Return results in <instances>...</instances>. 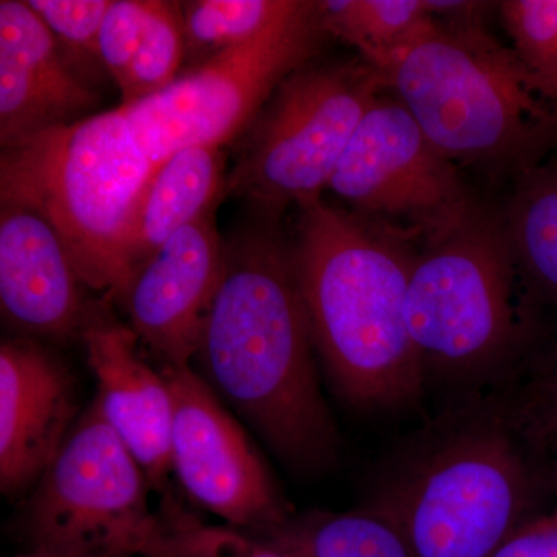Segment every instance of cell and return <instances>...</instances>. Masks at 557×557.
<instances>
[{
	"instance_id": "1",
	"label": "cell",
	"mask_w": 557,
	"mask_h": 557,
	"mask_svg": "<svg viewBox=\"0 0 557 557\" xmlns=\"http://www.w3.org/2000/svg\"><path fill=\"white\" fill-rule=\"evenodd\" d=\"M225 269L194 361L215 395L285 465L304 474L338 460L339 435L278 219L259 215L225 242Z\"/></svg>"
},
{
	"instance_id": "2",
	"label": "cell",
	"mask_w": 557,
	"mask_h": 557,
	"mask_svg": "<svg viewBox=\"0 0 557 557\" xmlns=\"http://www.w3.org/2000/svg\"><path fill=\"white\" fill-rule=\"evenodd\" d=\"M298 209L293 269L333 386L357 408L408 405L426 380L406 318L416 239L322 197Z\"/></svg>"
},
{
	"instance_id": "3",
	"label": "cell",
	"mask_w": 557,
	"mask_h": 557,
	"mask_svg": "<svg viewBox=\"0 0 557 557\" xmlns=\"http://www.w3.org/2000/svg\"><path fill=\"white\" fill-rule=\"evenodd\" d=\"M157 168L119 106L2 148L0 205L46 220L83 284L121 300L132 215Z\"/></svg>"
},
{
	"instance_id": "4",
	"label": "cell",
	"mask_w": 557,
	"mask_h": 557,
	"mask_svg": "<svg viewBox=\"0 0 557 557\" xmlns=\"http://www.w3.org/2000/svg\"><path fill=\"white\" fill-rule=\"evenodd\" d=\"M388 90L450 161L536 166L557 135V110L539 94L512 47L479 17L453 20L421 40L386 75Z\"/></svg>"
},
{
	"instance_id": "5",
	"label": "cell",
	"mask_w": 557,
	"mask_h": 557,
	"mask_svg": "<svg viewBox=\"0 0 557 557\" xmlns=\"http://www.w3.org/2000/svg\"><path fill=\"white\" fill-rule=\"evenodd\" d=\"M530 475L500 418L458 424L388 480L370 507L412 557H491L522 523Z\"/></svg>"
},
{
	"instance_id": "6",
	"label": "cell",
	"mask_w": 557,
	"mask_h": 557,
	"mask_svg": "<svg viewBox=\"0 0 557 557\" xmlns=\"http://www.w3.org/2000/svg\"><path fill=\"white\" fill-rule=\"evenodd\" d=\"M516 270L504 218L478 203L423 240L406 318L424 375L468 380L511 354L519 338Z\"/></svg>"
},
{
	"instance_id": "7",
	"label": "cell",
	"mask_w": 557,
	"mask_h": 557,
	"mask_svg": "<svg viewBox=\"0 0 557 557\" xmlns=\"http://www.w3.org/2000/svg\"><path fill=\"white\" fill-rule=\"evenodd\" d=\"M386 90V78L361 58L302 65L240 135L226 196L274 219L321 199L358 124Z\"/></svg>"
},
{
	"instance_id": "8",
	"label": "cell",
	"mask_w": 557,
	"mask_h": 557,
	"mask_svg": "<svg viewBox=\"0 0 557 557\" xmlns=\"http://www.w3.org/2000/svg\"><path fill=\"white\" fill-rule=\"evenodd\" d=\"M327 36L318 2L284 0L247 42L186 70L148 100L121 106L139 148L159 166L194 146L223 149L248 129L282 81L314 61Z\"/></svg>"
},
{
	"instance_id": "9",
	"label": "cell",
	"mask_w": 557,
	"mask_h": 557,
	"mask_svg": "<svg viewBox=\"0 0 557 557\" xmlns=\"http://www.w3.org/2000/svg\"><path fill=\"white\" fill-rule=\"evenodd\" d=\"M149 486L95 398L25 507L22 536L27 549L123 548L135 555L153 520Z\"/></svg>"
},
{
	"instance_id": "10",
	"label": "cell",
	"mask_w": 557,
	"mask_h": 557,
	"mask_svg": "<svg viewBox=\"0 0 557 557\" xmlns=\"http://www.w3.org/2000/svg\"><path fill=\"white\" fill-rule=\"evenodd\" d=\"M329 189L350 211L423 240L475 203L456 163L432 145L398 98L384 95L358 124Z\"/></svg>"
},
{
	"instance_id": "11",
	"label": "cell",
	"mask_w": 557,
	"mask_h": 557,
	"mask_svg": "<svg viewBox=\"0 0 557 557\" xmlns=\"http://www.w3.org/2000/svg\"><path fill=\"white\" fill-rule=\"evenodd\" d=\"M172 395V471L201 508L248 533L289 516L262 458L193 366L161 369Z\"/></svg>"
},
{
	"instance_id": "12",
	"label": "cell",
	"mask_w": 557,
	"mask_h": 557,
	"mask_svg": "<svg viewBox=\"0 0 557 557\" xmlns=\"http://www.w3.org/2000/svg\"><path fill=\"white\" fill-rule=\"evenodd\" d=\"M225 255L212 209L171 237L132 278L121 302L139 343L163 368L193 366Z\"/></svg>"
},
{
	"instance_id": "13",
	"label": "cell",
	"mask_w": 557,
	"mask_h": 557,
	"mask_svg": "<svg viewBox=\"0 0 557 557\" xmlns=\"http://www.w3.org/2000/svg\"><path fill=\"white\" fill-rule=\"evenodd\" d=\"M75 380L36 341L0 344V490L20 497L38 485L76 416Z\"/></svg>"
},
{
	"instance_id": "14",
	"label": "cell",
	"mask_w": 557,
	"mask_h": 557,
	"mask_svg": "<svg viewBox=\"0 0 557 557\" xmlns=\"http://www.w3.org/2000/svg\"><path fill=\"white\" fill-rule=\"evenodd\" d=\"M97 90L70 69L28 2H0V143L73 123L97 108Z\"/></svg>"
},
{
	"instance_id": "15",
	"label": "cell",
	"mask_w": 557,
	"mask_h": 557,
	"mask_svg": "<svg viewBox=\"0 0 557 557\" xmlns=\"http://www.w3.org/2000/svg\"><path fill=\"white\" fill-rule=\"evenodd\" d=\"M98 380L102 416L137 458L150 486L163 490L172 472V395L163 373L138 351L134 330L91 310L81 333Z\"/></svg>"
},
{
	"instance_id": "16",
	"label": "cell",
	"mask_w": 557,
	"mask_h": 557,
	"mask_svg": "<svg viewBox=\"0 0 557 557\" xmlns=\"http://www.w3.org/2000/svg\"><path fill=\"white\" fill-rule=\"evenodd\" d=\"M83 281L49 223L24 209L0 212V307L13 327L33 338L79 335L91 309Z\"/></svg>"
},
{
	"instance_id": "17",
	"label": "cell",
	"mask_w": 557,
	"mask_h": 557,
	"mask_svg": "<svg viewBox=\"0 0 557 557\" xmlns=\"http://www.w3.org/2000/svg\"><path fill=\"white\" fill-rule=\"evenodd\" d=\"M225 186L222 148L182 149L157 168L139 197L127 233L124 260L129 285L139 269L171 237L218 208L220 197L225 196Z\"/></svg>"
},
{
	"instance_id": "18",
	"label": "cell",
	"mask_w": 557,
	"mask_h": 557,
	"mask_svg": "<svg viewBox=\"0 0 557 557\" xmlns=\"http://www.w3.org/2000/svg\"><path fill=\"white\" fill-rule=\"evenodd\" d=\"M318 10L325 33L355 47L384 78L440 25L429 0H321Z\"/></svg>"
},
{
	"instance_id": "19",
	"label": "cell",
	"mask_w": 557,
	"mask_h": 557,
	"mask_svg": "<svg viewBox=\"0 0 557 557\" xmlns=\"http://www.w3.org/2000/svg\"><path fill=\"white\" fill-rule=\"evenodd\" d=\"M249 534L293 557H412L398 527L370 505L292 516L281 525Z\"/></svg>"
},
{
	"instance_id": "20",
	"label": "cell",
	"mask_w": 557,
	"mask_h": 557,
	"mask_svg": "<svg viewBox=\"0 0 557 557\" xmlns=\"http://www.w3.org/2000/svg\"><path fill=\"white\" fill-rule=\"evenodd\" d=\"M502 218L518 269L557 299V160L518 174Z\"/></svg>"
},
{
	"instance_id": "21",
	"label": "cell",
	"mask_w": 557,
	"mask_h": 557,
	"mask_svg": "<svg viewBox=\"0 0 557 557\" xmlns=\"http://www.w3.org/2000/svg\"><path fill=\"white\" fill-rule=\"evenodd\" d=\"M138 557H293L247 531L231 525H212L166 498L153 512L145 536L139 539Z\"/></svg>"
},
{
	"instance_id": "22",
	"label": "cell",
	"mask_w": 557,
	"mask_h": 557,
	"mask_svg": "<svg viewBox=\"0 0 557 557\" xmlns=\"http://www.w3.org/2000/svg\"><path fill=\"white\" fill-rule=\"evenodd\" d=\"M284 0H189L182 2L185 60L205 64L258 35Z\"/></svg>"
},
{
	"instance_id": "23",
	"label": "cell",
	"mask_w": 557,
	"mask_h": 557,
	"mask_svg": "<svg viewBox=\"0 0 557 557\" xmlns=\"http://www.w3.org/2000/svg\"><path fill=\"white\" fill-rule=\"evenodd\" d=\"M182 3L146 0L145 25L121 106L148 100L178 78L185 61Z\"/></svg>"
},
{
	"instance_id": "24",
	"label": "cell",
	"mask_w": 557,
	"mask_h": 557,
	"mask_svg": "<svg viewBox=\"0 0 557 557\" xmlns=\"http://www.w3.org/2000/svg\"><path fill=\"white\" fill-rule=\"evenodd\" d=\"M60 47L70 69L90 87L109 79L101 60L102 22L112 0H27Z\"/></svg>"
},
{
	"instance_id": "25",
	"label": "cell",
	"mask_w": 557,
	"mask_h": 557,
	"mask_svg": "<svg viewBox=\"0 0 557 557\" xmlns=\"http://www.w3.org/2000/svg\"><path fill=\"white\" fill-rule=\"evenodd\" d=\"M498 11L512 50L557 110V0H507Z\"/></svg>"
},
{
	"instance_id": "26",
	"label": "cell",
	"mask_w": 557,
	"mask_h": 557,
	"mask_svg": "<svg viewBox=\"0 0 557 557\" xmlns=\"http://www.w3.org/2000/svg\"><path fill=\"white\" fill-rule=\"evenodd\" d=\"M145 16L146 0H112L102 22L101 60L109 79L115 83L120 91L126 89L129 83Z\"/></svg>"
},
{
	"instance_id": "27",
	"label": "cell",
	"mask_w": 557,
	"mask_h": 557,
	"mask_svg": "<svg viewBox=\"0 0 557 557\" xmlns=\"http://www.w3.org/2000/svg\"><path fill=\"white\" fill-rule=\"evenodd\" d=\"M491 557H557V509L522 523Z\"/></svg>"
},
{
	"instance_id": "28",
	"label": "cell",
	"mask_w": 557,
	"mask_h": 557,
	"mask_svg": "<svg viewBox=\"0 0 557 557\" xmlns=\"http://www.w3.org/2000/svg\"><path fill=\"white\" fill-rule=\"evenodd\" d=\"M14 557H137L123 548L25 549Z\"/></svg>"
},
{
	"instance_id": "29",
	"label": "cell",
	"mask_w": 557,
	"mask_h": 557,
	"mask_svg": "<svg viewBox=\"0 0 557 557\" xmlns=\"http://www.w3.org/2000/svg\"><path fill=\"white\" fill-rule=\"evenodd\" d=\"M531 429L539 437L557 442V399L539 406Z\"/></svg>"
},
{
	"instance_id": "30",
	"label": "cell",
	"mask_w": 557,
	"mask_h": 557,
	"mask_svg": "<svg viewBox=\"0 0 557 557\" xmlns=\"http://www.w3.org/2000/svg\"><path fill=\"white\" fill-rule=\"evenodd\" d=\"M557 399V350L549 364L547 379L544 380V392H542L541 405Z\"/></svg>"
}]
</instances>
